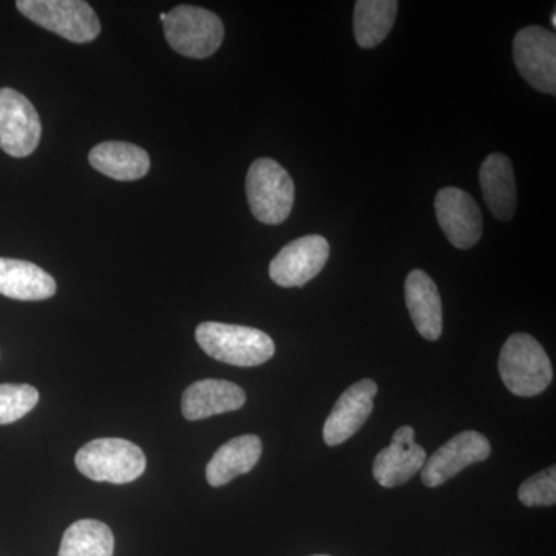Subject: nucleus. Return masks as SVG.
Returning a JSON list of instances; mask_svg holds the SVG:
<instances>
[{
    "label": "nucleus",
    "mask_w": 556,
    "mask_h": 556,
    "mask_svg": "<svg viewBox=\"0 0 556 556\" xmlns=\"http://www.w3.org/2000/svg\"><path fill=\"white\" fill-rule=\"evenodd\" d=\"M405 302L417 332L427 340L441 338L442 303L433 278L424 270H412L405 280Z\"/></svg>",
    "instance_id": "dca6fc26"
},
{
    "label": "nucleus",
    "mask_w": 556,
    "mask_h": 556,
    "mask_svg": "<svg viewBox=\"0 0 556 556\" xmlns=\"http://www.w3.org/2000/svg\"><path fill=\"white\" fill-rule=\"evenodd\" d=\"M552 27H556V14H552Z\"/></svg>",
    "instance_id": "b1692460"
},
{
    "label": "nucleus",
    "mask_w": 556,
    "mask_h": 556,
    "mask_svg": "<svg viewBox=\"0 0 556 556\" xmlns=\"http://www.w3.org/2000/svg\"><path fill=\"white\" fill-rule=\"evenodd\" d=\"M263 444L258 437L244 434L222 445L206 467V479L212 486L228 484L247 475L262 457Z\"/></svg>",
    "instance_id": "6ab92c4d"
},
{
    "label": "nucleus",
    "mask_w": 556,
    "mask_h": 556,
    "mask_svg": "<svg viewBox=\"0 0 556 556\" xmlns=\"http://www.w3.org/2000/svg\"><path fill=\"white\" fill-rule=\"evenodd\" d=\"M427 460L426 450L415 442V430L404 426L393 434L390 447L376 456L372 475L386 489L405 484L417 471L422 470Z\"/></svg>",
    "instance_id": "ddd939ff"
},
{
    "label": "nucleus",
    "mask_w": 556,
    "mask_h": 556,
    "mask_svg": "<svg viewBox=\"0 0 556 556\" xmlns=\"http://www.w3.org/2000/svg\"><path fill=\"white\" fill-rule=\"evenodd\" d=\"M89 161L93 169L116 181H135L150 170L149 153L130 142H101L90 150Z\"/></svg>",
    "instance_id": "a211bd4d"
},
{
    "label": "nucleus",
    "mask_w": 556,
    "mask_h": 556,
    "mask_svg": "<svg viewBox=\"0 0 556 556\" xmlns=\"http://www.w3.org/2000/svg\"><path fill=\"white\" fill-rule=\"evenodd\" d=\"M519 501L527 507H551L556 504V468H546L519 486Z\"/></svg>",
    "instance_id": "5701e85b"
},
{
    "label": "nucleus",
    "mask_w": 556,
    "mask_h": 556,
    "mask_svg": "<svg viewBox=\"0 0 556 556\" xmlns=\"http://www.w3.org/2000/svg\"><path fill=\"white\" fill-rule=\"evenodd\" d=\"M247 193L252 214L265 225L287 222L294 206V182L288 172L270 159H260L249 167Z\"/></svg>",
    "instance_id": "39448f33"
},
{
    "label": "nucleus",
    "mask_w": 556,
    "mask_h": 556,
    "mask_svg": "<svg viewBox=\"0 0 556 556\" xmlns=\"http://www.w3.org/2000/svg\"><path fill=\"white\" fill-rule=\"evenodd\" d=\"M500 375L510 393L532 397L551 386L554 369L541 343L532 336L518 332L501 350Z\"/></svg>",
    "instance_id": "f03ea898"
},
{
    "label": "nucleus",
    "mask_w": 556,
    "mask_h": 556,
    "mask_svg": "<svg viewBox=\"0 0 556 556\" xmlns=\"http://www.w3.org/2000/svg\"><path fill=\"white\" fill-rule=\"evenodd\" d=\"M396 0H358L354 9V36L362 49H375L386 40L397 17Z\"/></svg>",
    "instance_id": "aec40b11"
},
{
    "label": "nucleus",
    "mask_w": 556,
    "mask_h": 556,
    "mask_svg": "<svg viewBox=\"0 0 556 556\" xmlns=\"http://www.w3.org/2000/svg\"><path fill=\"white\" fill-rule=\"evenodd\" d=\"M247 402V394L228 380L204 379L192 383L182 393L181 412L188 420L237 412Z\"/></svg>",
    "instance_id": "4468645a"
},
{
    "label": "nucleus",
    "mask_w": 556,
    "mask_h": 556,
    "mask_svg": "<svg viewBox=\"0 0 556 556\" xmlns=\"http://www.w3.org/2000/svg\"><path fill=\"white\" fill-rule=\"evenodd\" d=\"M482 197L492 214L501 222L514 218L517 211V182L508 156L493 153L486 156L479 169Z\"/></svg>",
    "instance_id": "2eb2a0df"
},
{
    "label": "nucleus",
    "mask_w": 556,
    "mask_h": 556,
    "mask_svg": "<svg viewBox=\"0 0 556 556\" xmlns=\"http://www.w3.org/2000/svg\"><path fill=\"white\" fill-rule=\"evenodd\" d=\"M16 7L39 27L70 42H91L101 33L98 14L83 0H17Z\"/></svg>",
    "instance_id": "423d86ee"
},
{
    "label": "nucleus",
    "mask_w": 556,
    "mask_h": 556,
    "mask_svg": "<svg viewBox=\"0 0 556 556\" xmlns=\"http://www.w3.org/2000/svg\"><path fill=\"white\" fill-rule=\"evenodd\" d=\"M0 294L21 302H38L56 294V281L30 262L0 257Z\"/></svg>",
    "instance_id": "f3484780"
},
{
    "label": "nucleus",
    "mask_w": 556,
    "mask_h": 556,
    "mask_svg": "<svg viewBox=\"0 0 556 556\" xmlns=\"http://www.w3.org/2000/svg\"><path fill=\"white\" fill-rule=\"evenodd\" d=\"M378 383L371 379H362L348 388L336 402L331 415L324 427V441L329 447L343 444L367 422L375 408Z\"/></svg>",
    "instance_id": "f8f14e48"
},
{
    "label": "nucleus",
    "mask_w": 556,
    "mask_h": 556,
    "mask_svg": "<svg viewBox=\"0 0 556 556\" xmlns=\"http://www.w3.org/2000/svg\"><path fill=\"white\" fill-rule=\"evenodd\" d=\"M434 208L439 226L453 247L470 249L481 239V208L470 193L457 188L439 190Z\"/></svg>",
    "instance_id": "9b49d317"
},
{
    "label": "nucleus",
    "mask_w": 556,
    "mask_h": 556,
    "mask_svg": "<svg viewBox=\"0 0 556 556\" xmlns=\"http://www.w3.org/2000/svg\"><path fill=\"white\" fill-rule=\"evenodd\" d=\"M115 538L104 522L80 519L65 530L58 556H113Z\"/></svg>",
    "instance_id": "412c9836"
},
{
    "label": "nucleus",
    "mask_w": 556,
    "mask_h": 556,
    "mask_svg": "<svg viewBox=\"0 0 556 556\" xmlns=\"http://www.w3.org/2000/svg\"><path fill=\"white\" fill-rule=\"evenodd\" d=\"M42 124L35 105L13 89H0V149L14 159L38 149Z\"/></svg>",
    "instance_id": "0eeeda50"
},
{
    "label": "nucleus",
    "mask_w": 556,
    "mask_h": 556,
    "mask_svg": "<svg viewBox=\"0 0 556 556\" xmlns=\"http://www.w3.org/2000/svg\"><path fill=\"white\" fill-rule=\"evenodd\" d=\"M160 20L172 49L192 60L212 56L225 39L222 20L201 7H175L169 13H161Z\"/></svg>",
    "instance_id": "7ed1b4c3"
},
{
    "label": "nucleus",
    "mask_w": 556,
    "mask_h": 556,
    "mask_svg": "<svg viewBox=\"0 0 556 556\" xmlns=\"http://www.w3.org/2000/svg\"><path fill=\"white\" fill-rule=\"evenodd\" d=\"M318 556H327V555H318Z\"/></svg>",
    "instance_id": "393cba45"
},
{
    "label": "nucleus",
    "mask_w": 556,
    "mask_h": 556,
    "mask_svg": "<svg viewBox=\"0 0 556 556\" xmlns=\"http://www.w3.org/2000/svg\"><path fill=\"white\" fill-rule=\"evenodd\" d=\"M490 452L492 447L484 434L473 430L464 431L428 457L422 467V482L427 486L442 485L464 468L485 460Z\"/></svg>",
    "instance_id": "9d476101"
},
{
    "label": "nucleus",
    "mask_w": 556,
    "mask_h": 556,
    "mask_svg": "<svg viewBox=\"0 0 556 556\" xmlns=\"http://www.w3.org/2000/svg\"><path fill=\"white\" fill-rule=\"evenodd\" d=\"M201 350L223 364L257 367L276 354L274 340L260 329L204 321L195 331Z\"/></svg>",
    "instance_id": "f257e3e1"
},
{
    "label": "nucleus",
    "mask_w": 556,
    "mask_h": 556,
    "mask_svg": "<svg viewBox=\"0 0 556 556\" xmlns=\"http://www.w3.org/2000/svg\"><path fill=\"white\" fill-rule=\"evenodd\" d=\"M329 258V244L321 236L291 241L270 262L269 276L281 288H299L320 274Z\"/></svg>",
    "instance_id": "1a4fd4ad"
},
{
    "label": "nucleus",
    "mask_w": 556,
    "mask_h": 556,
    "mask_svg": "<svg viewBox=\"0 0 556 556\" xmlns=\"http://www.w3.org/2000/svg\"><path fill=\"white\" fill-rule=\"evenodd\" d=\"M76 467L84 477L98 482L127 484L146 471L144 452L126 439H94L76 453Z\"/></svg>",
    "instance_id": "20e7f679"
},
{
    "label": "nucleus",
    "mask_w": 556,
    "mask_h": 556,
    "mask_svg": "<svg viewBox=\"0 0 556 556\" xmlns=\"http://www.w3.org/2000/svg\"><path fill=\"white\" fill-rule=\"evenodd\" d=\"M39 391L35 387L3 383L0 386V426L16 422L38 405Z\"/></svg>",
    "instance_id": "4be33fe9"
},
{
    "label": "nucleus",
    "mask_w": 556,
    "mask_h": 556,
    "mask_svg": "<svg viewBox=\"0 0 556 556\" xmlns=\"http://www.w3.org/2000/svg\"><path fill=\"white\" fill-rule=\"evenodd\" d=\"M515 64L533 89L556 93V36L543 27H527L514 40Z\"/></svg>",
    "instance_id": "6e6552de"
}]
</instances>
